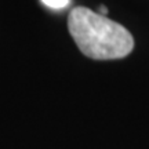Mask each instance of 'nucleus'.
I'll list each match as a JSON object with an SVG mask.
<instances>
[{"label": "nucleus", "instance_id": "1", "mask_svg": "<svg viewBox=\"0 0 149 149\" xmlns=\"http://www.w3.org/2000/svg\"><path fill=\"white\" fill-rule=\"evenodd\" d=\"M68 29L80 51L88 58H124L134 48L133 36L123 25L86 7L70 11Z\"/></svg>", "mask_w": 149, "mask_h": 149}, {"label": "nucleus", "instance_id": "2", "mask_svg": "<svg viewBox=\"0 0 149 149\" xmlns=\"http://www.w3.org/2000/svg\"><path fill=\"white\" fill-rule=\"evenodd\" d=\"M42 3L44 6H47L48 8H53V10H61L68 7L70 3V0H42Z\"/></svg>", "mask_w": 149, "mask_h": 149}, {"label": "nucleus", "instance_id": "3", "mask_svg": "<svg viewBox=\"0 0 149 149\" xmlns=\"http://www.w3.org/2000/svg\"><path fill=\"white\" fill-rule=\"evenodd\" d=\"M100 14H101V15H104V17H107L108 8L105 7V6H100Z\"/></svg>", "mask_w": 149, "mask_h": 149}]
</instances>
